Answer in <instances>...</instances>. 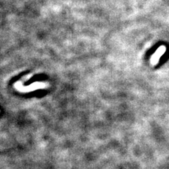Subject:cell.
Wrapping results in <instances>:
<instances>
[{"label":"cell","mask_w":169,"mask_h":169,"mask_svg":"<svg viewBox=\"0 0 169 169\" xmlns=\"http://www.w3.org/2000/svg\"><path fill=\"white\" fill-rule=\"evenodd\" d=\"M166 51V48L164 45L159 47L156 51H155V53L151 56V59H150V63L152 66H156L159 64V60H160L161 57L165 54Z\"/></svg>","instance_id":"1"}]
</instances>
